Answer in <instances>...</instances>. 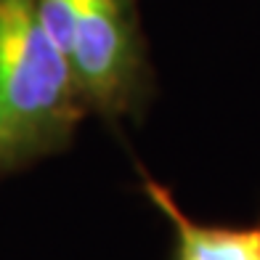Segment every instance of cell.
Masks as SVG:
<instances>
[{"mask_svg":"<svg viewBox=\"0 0 260 260\" xmlns=\"http://www.w3.org/2000/svg\"><path fill=\"white\" fill-rule=\"evenodd\" d=\"M90 109L35 0H0V178L69 149Z\"/></svg>","mask_w":260,"mask_h":260,"instance_id":"obj_1","label":"cell"},{"mask_svg":"<svg viewBox=\"0 0 260 260\" xmlns=\"http://www.w3.org/2000/svg\"><path fill=\"white\" fill-rule=\"evenodd\" d=\"M72 64L88 109L109 125L146 112L154 93L138 0H35Z\"/></svg>","mask_w":260,"mask_h":260,"instance_id":"obj_2","label":"cell"},{"mask_svg":"<svg viewBox=\"0 0 260 260\" xmlns=\"http://www.w3.org/2000/svg\"><path fill=\"white\" fill-rule=\"evenodd\" d=\"M141 188L170 223V260H260V220L250 226L202 223L191 218L170 194V188L141 170Z\"/></svg>","mask_w":260,"mask_h":260,"instance_id":"obj_3","label":"cell"}]
</instances>
